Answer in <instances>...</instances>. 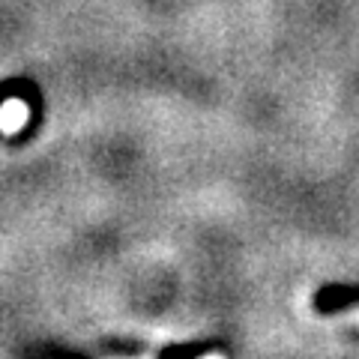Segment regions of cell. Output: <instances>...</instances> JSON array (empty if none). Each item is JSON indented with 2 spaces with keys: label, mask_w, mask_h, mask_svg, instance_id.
<instances>
[{
  "label": "cell",
  "mask_w": 359,
  "mask_h": 359,
  "mask_svg": "<svg viewBox=\"0 0 359 359\" xmlns=\"http://www.w3.org/2000/svg\"><path fill=\"white\" fill-rule=\"evenodd\" d=\"M204 359H222V356H204Z\"/></svg>",
  "instance_id": "obj_1"
}]
</instances>
